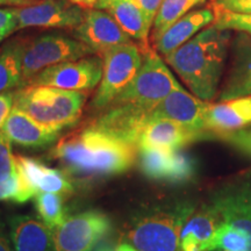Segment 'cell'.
Listing matches in <instances>:
<instances>
[{
	"mask_svg": "<svg viewBox=\"0 0 251 251\" xmlns=\"http://www.w3.org/2000/svg\"><path fill=\"white\" fill-rule=\"evenodd\" d=\"M0 251H13L11 247V241L6 236L5 227L0 220Z\"/></svg>",
	"mask_w": 251,
	"mask_h": 251,
	"instance_id": "8d00e7d4",
	"label": "cell"
},
{
	"mask_svg": "<svg viewBox=\"0 0 251 251\" xmlns=\"http://www.w3.org/2000/svg\"><path fill=\"white\" fill-rule=\"evenodd\" d=\"M211 6V5H209ZM212 7V6H211ZM214 11V26L220 29L251 34V14H240L225 9L213 8Z\"/></svg>",
	"mask_w": 251,
	"mask_h": 251,
	"instance_id": "f1b7e54d",
	"label": "cell"
},
{
	"mask_svg": "<svg viewBox=\"0 0 251 251\" xmlns=\"http://www.w3.org/2000/svg\"><path fill=\"white\" fill-rule=\"evenodd\" d=\"M103 62L102 77L94 94L91 107L100 112L126 89L139 72L143 62L141 45L112 47L100 54Z\"/></svg>",
	"mask_w": 251,
	"mask_h": 251,
	"instance_id": "52a82bcc",
	"label": "cell"
},
{
	"mask_svg": "<svg viewBox=\"0 0 251 251\" xmlns=\"http://www.w3.org/2000/svg\"><path fill=\"white\" fill-rule=\"evenodd\" d=\"M248 96H251V76L235 81L233 84H229V85H225L224 89L220 92L219 100L220 101H226V100Z\"/></svg>",
	"mask_w": 251,
	"mask_h": 251,
	"instance_id": "1f68e13d",
	"label": "cell"
},
{
	"mask_svg": "<svg viewBox=\"0 0 251 251\" xmlns=\"http://www.w3.org/2000/svg\"><path fill=\"white\" fill-rule=\"evenodd\" d=\"M218 139L230 144L244 155L251 156V126L244 129L234 131V133L221 135Z\"/></svg>",
	"mask_w": 251,
	"mask_h": 251,
	"instance_id": "4dcf8cb0",
	"label": "cell"
},
{
	"mask_svg": "<svg viewBox=\"0 0 251 251\" xmlns=\"http://www.w3.org/2000/svg\"><path fill=\"white\" fill-rule=\"evenodd\" d=\"M111 229V220L99 211L68 216L52 230L54 251H92Z\"/></svg>",
	"mask_w": 251,
	"mask_h": 251,
	"instance_id": "ba28073f",
	"label": "cell"
},
{
	"mask_svg": "<svg viewBox=\"0 0 251 251\" xmlns=\"http://www.w3.org/2000/svg\"><path fill=\"white\" fill-rule=\"evenodd\" d=\"M34 200L39 218L51 231L61 226L68 218L64 206V196L62 194L39 192L34 197Z\"/></svg>",
	"mask_w": 251,
	"mask_h": 251,
	"instance_id": "484cf974",
	"label": "cell"
},
{
	"mask_svg": "<svg viewBox=\"0 0 251 251\" xmlns=\"http://www.w3.org/2000/svg\"><path fill=\"white\" fill-rule=\"evenodd\" d=\"M9 238L14 251H52V231L30 215H18L9 220Z\"/></svg>",
	"mask_w": 251,
	"mask_h": 251,
	"instance_id": "44dd1931",
	"label": "cell"
},
{
	"mask_svg": "<svg viewBox=\"0 0 251 251\" xmlns=\"http://www.w3.org/2000/svg\"><path fill=\"white\" fill-rule=\"evenodd\" d=\"M9 142L29 149H41L55 143L59 131L46 127L14 106L2 127Z\"/></svg>",
	"mask_w": 251,
	"mask_h": 251,
	"instance_id": "e0dca14e",
	"label": "cell"
},
{
	"mask_svg": "<svg viewBox=\"0 0 251 251\" xmlns=\"http://www.w3.org/2000/svg\"><path fill=\"white\" fill-rule=\"evenodd\" d=\"M27 39L14 37L0 47V93L23 87V55Z\"/></svg>",
	"mask_w": 251,
	"mask_h": 251,
	"instance_id": "603a6c76",
	"label": "cell"
},
{
	"mask_svg": "<svg viewBox=\"0 0 251 251\" xmlns=\"http://www.w3.org/2000/svg\"><path fill=\"white\" fill-rule=\"evenodd\" d=\"M18 30L28 27L77 28L85 18L86 8L70 0H36L17 7Z\"/></svg>",
	"mask_w": 251,
	"mask_h": 251,
	"instance_id": "30bf717a",
	"label": "cell"
},
{
	"mask_svg": "<svg viewBox=\"0 0 251 251\" xmlns=\"http://www.w3.org/2000/svg\"><path fill=\"white\" fill-rule=\"evenodd\" d=\"M87 92L54 86H25L14 91V106L39 124L61 131L76 125L85 107Z\"/></svg>",
	"mask_w": 251,
	"mask_h": 251,
	"instance_id": "3957f363",
	"label": "cell"
},
{
	"mask_svg": "<svg viewBox=\"0 0 251 251\" xmlns=\"http://www.w3.org/2000/svg\"><path fill=\"white\" fill-rule=\"evenodd\" d=\"M251 126V96L209 102L205 114V131L216 137L244 129Z\"/></svg>",
	"mask_w": 251,
	"mask_h": 251,
	"instance_id": "5bb4252c",
	"label": "cell"
},
{
	"mask_svg": "<svg viewBox=\"0 0 251 251\" xmlns=\"http://www.w3.org/2000/svg\"><path fill=\"white\" fill-rule=\"evenodd\" d=\"M101 251H139V250H136L133 246H129V244H121V246L115 248V249H106Z\"/></svg>",
	"mask_w": 251,
	"mask_h": 251,
	"instance_id": "f35d334b",
	"label": "cell"
},
{
	"mask_svg": "<svg viewBox=\"0 0 251 251\" xmlns=\"http://www.w3.org/2000/svg\"><path fill=\"white\" fill-rule=\"evenodd\" d=\"M209 102L197 98L194 94L188 93L183 86L172 91L166 98L157 105L150 113L148 120L165 119L190 128L205 137L208 135L205 131V114Z\"/></svg>",
	"mask_w": 251,
	"mask_h": 251,
	"instance_id": "4fadbf2b",
	"label": "cell"
},
{
	"mask_svg": "<svg viewBox=\"0 0 251 251\" xmlns=\"http://www.w3.org/2000/svg\"><path fill=\"white\" fill-rule=\"evenodd\" d=\"M15 166L28 186L36 193L48 192L69 196L74 192V186L64 172L49 168L39 159L17 155Z\"/></svg>",
	"mask_w": 251,
	"mask_h": 251,
	"instance_id": "d6986e66",
	"label": "cell"
},
{
	"mask_svg": "<svg viewBox=\"0 0 251 251\" xmlns=\"http://www.w3.org/2000/svg\"><path fill=\"white\" fill-rule=\"evenodd\" d=\"M103 62L100 55L52 65L35 75L26 86H54L63 90L89 92L99 85Z\"/></svg>",
	"mask_w": 251,
	"mask_h": 251,
	"instance_id": "9c48e42d",
	"label": "cell"
},
{
	"mask_svg": "<svg viewBox=\"0 0 251 251\" xmlns=\"http://www.w3.org/2000/svg\"><path fill=\"white\" fill-rule=\"evenodd\" d=\"M5 39H4V37H2V36H0V42H2V41H4Z\"/></svg>",
	"mask_w": 251,
	"mask_h": 251,
	"instance_id": "ab89813d",
	"label": "cell"
},
{
	"mask_svg": "<svg viewBox=\"0 0 251 251\" xmlns=\"http://www.w3.org/2000/svg\"><path fill=\"white\" fill-rule=\"evenodd\" d=\"M231 30L209 26L164 57L197 98L211 102L219 92L230 49Z\"/></svg>",
	"mask_w": 251,
	"mask_h": 251,
	"instance_id": "7a4b0ae2",
	"label": "cell"
},
{
	"mask_svg": "<svg viewBox=\"0 0 251 251\" xmlns=\"http://www.w3.org/2000/svg\"><path fill=\"white\" fill-rule=\"evenodd\" d=\"M211 6L234 13L251 14V0H212Z\"/></svg>",
	"mask_w": 251,
	"mask_h": 251,
	"instance_id": "836d02e7",
	"label": "cell"
},
{
	"mask_svg": "<svg viewBox=\"0 0 251 251\" xmlns=\"http://www.w3.org/2000/svg\"><path fill=\"white\" fill-rule=\"evenodd\" d=\"M229 51L230 62L225 85L251 76V34L237 31L231 39Z\"/></svg>",
	"mask_w": 251,
	"mask_h": 251,
	"instance_id": "d4e9b609",
	"label": "cell"
},
{
	"mask_svg": "<svg viewBox=\"0 0 251 251\" xmlns=\"http://www.w3.org/2000/svg\"><path fill=\"white\" fill-rule=\"evenodd\" d=\"M91 55H97L92 48L59 31L43 33L34 39H27L23 55V87L47 68Z\"/></svg>",
	"mask_w": 251,
	"mask_h": 251,
	"instance_id": "8992f818",
	"label": "cell"
},
{
	"mask_svg": "<svg viewBox=\"0 0 251 251\" xmlns=\"http://www.w3.org/2000/svg\"><path fill=\"white\" fill-rule=\"evenodd\" d=\"M202 139H205L202 134L178 122L156 119L148 121L143 127L137 140V148L181 150L188 144Z\"/></svg>",
	"mask_w": 251,
	"mask_h": 251,
	"instance_id": "2e32d148",
	"label": "cell"
},
{
	"mask_svg": "<svg viewBox=\"0 0 251 251\" xmlns=\"http://www.w3.org/2000/svg\"><path fill=\"white\" fill-rule=\"evenodd\" d=\"M14 107V91L13 92L0 93V131L7 120L9 113Z\"/></svg>",
	"mask_w": 251,
	"mask_h": 251,
	"instance_id": "d590c367",
	"label": "cell"
},
{
	"mask_svg": "<svg viewBox=\"0 0 251 251\" xmlns=\"http://www.w3.org/2000/svg\"><path fill=\"white\" fill-rule=\"evenodd\" d=\"M141 48L143 62L139 72L109 105L125 106L148 120L157 105L181 85L155 49L149 45H141Z\"/></svg>",
	"mask_w": 251,
	"mask_h": 251,
	"instance_id": "277c9868",
	"label": "cell"
},
{
	"mask_svg": "<svg viewBox=\"0 0 251 251\" xmlns=\"http://www.w3.org/2000/svg\"><path fill=\"white\" fill-rule=\"evenodd\" d=\"M214 11L211 6L197 8L176 21L158 40L153 43V49L163 57H166L193 39L198 33L214 24Z\"/></svg>",
	"mask_w": 251,
	"mask_h": 251,
	"instance_id": "ac0fdd59",
	"label": "cell"
},
{
	"mask_svg": "<svg viewBox=\"0 0 251 251\" xmlns=\"http://www.w3.org/2000/svg\"><path fill=\"white\" fill-rule=\"evenodd\" d=\"M196 206L190 202L161 207L140 215L128 230V240L139 251H180L183 227Z\"/></svg>",
	"mask_w": 251,
	"mask_h": 251,
	"instance_id": "5b68a950",
	"label": "cell"
},
{
	"mask_svg": "<svg viewBox=\"0 0 251 251\" xmlns=\"http://www.w3.org/2000/svg\"><path fill=\"white\" fill-rule=\"evenodd\" d=\"M133 1L141 8L147 21H148L149 26L152 28L153 20H155L157 12L161 7L163 0H133Z\"/></svg>",
	"mask_w": 251,
	"mask_h": 251,
	"instance_id": "e575fe53",
	"label": "cell"
},
{
	"mask_svg": "<svg viewBox=\"0 0 251 251\" xmlns=\"http://www.w3.org/2000/svg\"><path fill=\"white\" fill-rule=\"evenodd\" d=\"M141 170L148 178L168 183H186L194 177L196 163L183 150L139 149Z\"/></svg>",
	"mask_w": 251,
	"mask_h": 251,
	"instance_id": "8fae6325",
	"label": "cell"
},
{
	"mask_svg": "<svg viewBox=\"0 0 251 251\" xmlns=\"http://www.w3.org/2000/svg\"><path fill=\"white\" fill-rule=\"evenodd\" d=\"M222 218L214 203L194 209L180 234V251H213Z\"/></svg>",
	"mask_w": 251,
	"mask_h": 251,
	"instance_id": "9a60e30c",
	"label": "cell"
},
{
	"mask_svg": "<svg viewBox=\"0 0 251 251\" xmlns=\"http://www.w3.org/2000/svg\"><path fill=\"white\" fill-rule=\"evenodd\" d=\"M206 1L207 0H163L151 28L152 45L176 21Z\"/></svg>",
	"mask_w": 251,
	"mask_h": 251,
	"instance_id": "cb8c5ba5",
	"label": "cell"
},
{
	"mask_svg": "<svg viewBox=\"0 0 251 251\" xmlns=\"http://www.w3.org/2000/svg\"><path fill=\"white\" fill-rule=\"evenodd\" d=\"M18 30L17 7L0 8V36L4 39Z\"/></svg>",
	"mask_w": 251,
	"mask_h": 251,
	"instance_id": "d6a6232c",
	"label": "cell"
},
{
	"mask_svg": "<svg viewBox=\"0 0 251 251\" xmlns=\"http://www.w3.org/2000/svg\"><path fill=\"white\" fill-rule=\"evenodd\" d=\"M33 188L28 186L23 176L17 170L6 180L0 181V201H12L24 203L36 196Z\"/></svg>",
	"mask_w": 251,
	"mask_h": 251,
	"instance_id": "83f0119b",
	"label": "cell"
},
{
	"mask_svg": "<svg viewBox=\"0 0 251 251\" xmlns=\"http://www.w3.org/2000/svg\"><path fill=\"white\" fill-rule=\"evenodd\" d=\"M213 251H251L250 238L237 228L222 221Z\"/></svg>",
	"mask_w": 251,
	"mask_h": 251,
	"instance_id": "4316f807",
	"label": "cell"
},
{
	"mask_svg": "<svg viewBox=\"0 0 251 251\" xmlns=\"http://www.w3.org/2000/svg\"><path fill=\"white\" fill-rule=\"evenodd\" d=\"M36 0H0V6H11V7H23L35 2Z\"/></svg>",
	"mask_w": 251,
	"mask_h": 251,
	"instance_id": "74e56055",
	"label": "cell"
},
{
	"mask_svg": "<svg viewBox=\"0 0 251 251\" xmlns=\"http://www.w3.org/2000/svg\"><path fill=\"white\" fill-rule=\"evenodd\" d=\"M222 221L237 228L251 242V187L243 186L228 191L214 198Z\"/></svg>",
	"mask_w": 251,
	"mask_h": 251,
	"instance_id": "7402d4cb",
	"label": "cell"
},
{
	"mask_svg": "<svg viewBox=\"0 0 251 251\" xmlns=\"http://www.w3.org/2000/svg\"><path fill=\"white\" fill-rule=\"evenodd\" d=\"M51 157L69 175L98 178L124 174L133 168L139 148L87 125L63 136L51 150Z\"/></svg>",
	"mask_w": 251,
	"mask_h": 251,
	"instance_id": "6da1fadb",
	"label": "cell"
},
{
	"mask_svg": "<svg viewBox=\"0 0 251 251\" xmlns=\"http://www.w3.org/2000/svg\"><path fill=\"white\" fill-rule=\"evenodd\" d=\"M91 8L107 12L134 42L142 46L149 45L151 27L133 0H96Z\"/></svg>",
	"mask_w": 251,
	"mask_h": 251,
	"instance_id": "ffe728a7",
	"label": "cell"
},
{
	"mask_svg": "<svg viewBox=\"0 0 251 251\" xmlns=\"http://www.w3.org/2000/svg\"><path fill=\"white\" fill-rule=\"evenodd\" d=\"M72 36L92 48L97 55L112 47L136 43L107 12L97 8H86L83 23L72 30Z\"/></svg>",
	"mask_w": 251,
	"mask_h": 251,
	"instance_id": "7c38bea8",
	"label": "cell"
},
{
	"mask_svg": "<svg viewBox=\"0 0 251 251\" xmlns=\"http://www.w3.org/2000/svg\"><path fill=\"white\" fill-rule=\"evenodd\" d=\"M15 171V155L12 152V143L0 131V181L6 180Z\"/></svg>",
	"mask_w": 251,
	"mask_h": 251,
	"instance_id": "f546056e",
	"label": "cell"
}]
</instances>
